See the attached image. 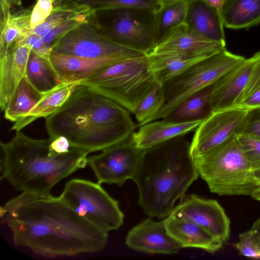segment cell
<instances>
[{
  "mask_svg": "<svg viewBox=\"0 0 260 260\" xmlns=\"http://www.w3.org/2000/svg\"><path fill=\"white\" fill-rule=\"evenodd\" d=\"M52 49L62 54L90 59L133 58L147 55L113 41L99 32L89 22L82 24L65 34L53 44Z\"/></svg>",
  "mask_w": 260,
  "mask_h": 260,
  "instance_id": "9",
  "label": "cell"
},
{
  "mask_svg": "<svg viewBox=\"0 0 260 260\" xmlns=\"http://www.w3.org/2000/svg\"><path fill=\"white\" fill-rule=\"evenodd\" d=\"M157 2L159 4V5H165L168 3L179 1H182V0H156Z\"/></svg>",
  "mask_w": 260,
  "mask_h": 260,
  "instance_id": "46",
  "label": "cell"
},
{
  "mask_svg": "<svg viewBox=\"0 0 260 260\" xmlns=\"http://www.w3.org/2000/svg\"><path fill=\"white\" fill-rule=\"evenodd\" d=\"M237 136L252 170L259 169L260 139L242 134H237Z\"/></svg>",
  "mask_w": 260,
  "mask_h": 260,
  "instance_id": "35",
  "label": "cell"
},
{
  "mask_svg": "<svg viewBox=\"0 0 260 260\" xmlns=\"http://www.w3.org/2000/svg\"><path fill=\"white\" fill-rule=\"evenodd\" d=\"M202 120L179 122L167 119L156 120L139 126L131 138L137 148L146 150L195 131Z\"/></svg>",
  "mask_w": 260,
  "mask_h": 260,
  "instance_id": "19",
  "label": "cell"
},
{
  "mask_svg": "<svg viewBox=\"0 0 260 260\" xmlns=\"http://www.w3.org/2000/svg\"><path fill=\"white\" fill-rule=\"evenodd\" d=\"M188 7V0H182L161 5L154 13L155 45L172 28L185 22Z\"/></svg>",
  "mask_w": 260,
  "mask_h": 260,
  "instance_id": "28",
  "label": "cell"
},
{
  "mask_svg": "<svg viewBox=\"0 0 260 260\" xmlns=\"http://www.w3.org/2000/svg\"><path fill=\"white\" fill-rule=\"evenodd\" d=\"M156 83L146 55L115 62L82 83L134 114Z\"/></svg>",
  "mask_w": 260,
  "mask_h": 260,
  "instance_id": "6",
  "label": "cell"
},
{
  "mask_svg": "<svg viewBox=\"0 0 260 260\" xmlns=\"http://www.w3.org/2000/svg\"><path fill=\"white\" fill-rule=\"evenodd\" d=\"M239 240L233 246L243 256L251 258H260V250L250 230L242 233Z\"/></svg>",
  "mask_w": 260,
  "mask_h": 260,
  "instance_id": "36",
  "label": "cell"
},
{
  "mask_svg": "<svg viewBox=\"0 0 260 260\" xmlns=\"http://www.w3.org/2000/svg\"><path fill=\"white\" fill-rule=\"evenodd\" d=\"M31 11L24 9L12 11L5 22L0 25V52L9 50L31 31L30 25Z\"/></svg>",
  "mask_w": 260,
  "mask_h": 260,
  "instance_id": "29",
  "label": "cell"
},
{
  "mask_svg": "<svg viewBox=\"0 0 260 260\" xmlns=\"http://www.w3.org/2000/svg\"><path fill=\"white\" fill-rule=\"evenodd\" d=\"M95 14L92 11L65 21L41 38L47 46L52 48L53 44L65 34L82 24L89 23Z\"/></svg>",
  "mask_w": 260,
  "mask_h": 260,
  "instance_id": "34",
  "label": "cell"
},
{
  "mask_svg": "<svg viewBox=\"0 0 260 260\" xmlns=\"http://www.w3.org/2000/svg\"><path fill=\"white\" fill-rule=\"evenodd\" d=\"M193 160L199 175L212 193L219 196H251L258 187L237 135Z\"/></svg>",
  "mask_w": 260,
  "mask_h": 260,
  "instance_id": "5",
  "label": "cell"
},
{
  "mask_svg": "<svg viewBox=\"0 0 260 260\" xmlns=\"http://www.w3.org/2000/svg\"><path fill=\"white\" fill-rule=\"evenodd\" d=\"M171 214L198 224L223 244L229 239L231 221L220 204L215 200L196 194L183 196Z\"/></svg>",
  "mask_w": 260,
  "mask_h": 260,
  "instance_id": "13",
  "label": "cell"
},
{
  "mask_svg": "<svg viewBox=\"0 0 260 260\" xmlns=\"http://www.w3.org/2000/svg\"><path fill=\"white\" fill-rule=\"evenodd\" d=\"M168 234L182 248H196L214 253L223 244L204 229L184 218L172 214L164 219Z\"/></svg>",
  "mask_w": 260,
  "mask_h": 260,
  "instance_id": "20",
  "label": "cell"
},
{
  "mask_svg": "<svg viewBox=\"0 0 260 260\" xmlns=\"http://www.w3.org/2000/svg\"><path fill=\"white\" fill-rule=\"evenodd\" d=\"M59 197L79 215L108 232L123 223L118 202L98 182L73 179L65 184Z\"/></svg>",
  "mask_w": 260,
  "mask_h": 260,
  "instance_id": "8",
  "label": "cell"
},
{
  "mask_svg": "<svg viewBox=\"0 0 260 260\" xmlns=\"http://www.w3.org/2000/svg\"><path fill=\"white\" fill-rule=\"evenodd\" d=\"M252 177L256 185L260 186V168L252 171Z\"/></svg>",
  "mask_w": 260,
  "mask_h": 260,
  "instance_id": "43",
  "label": "cell"
},
{
  "mask_svg": "<svg viewBox=\"0 0 260 260\" xmlns=\"http://www.w3.org/2000/svg\"><path fill=\"white\" fill-rule=\"evenodd\" d=\"M26 77L36 89L42 93L48 92L61 83L49 59L32 50L27 61Z\"/></svg>",
  "mask_w": 260,
  "mask_h": 260,
  "instance_id": "27",
  "label": "cell"
},
{
  "mask_svg": "<svg viewBox=\"0 0 260 260\" xmlns=\"http://www.w3.org/2000/svg\"><path fill=\"white\" fill-rule=\"evenodd\" d=\"M45 124L49 137H64L72 147L89 153L128 139L138 127L128 110L83 83Z\"/></svg>",
  "mask_w": 260,
  "mask_h": 260,
  "instance_id": "2",
  "label": "cell"
},
{
  "mask_svg": "<svg viewBox=\"0 0 260 260\" xmlns=\"http://www.w3.org/2000/svg\"><path fill=\"white\" fill-rule=\"evenodd\" d=\"M50 142L49 138L32 139L20 131L8 142H1V179L22 192L49 193L60 181L87 165L88 151L73 147L59 154Z\"/></svg>",
  "mask_w": 260,
  "mask_h": 260,
  "instance_id": "4",
  "label": "cell"
},
{
  "mask_svg": "<svg viewBox=\"0 0 260 260\" xmlns=\"http://www.w3.org/2000/svg\"><path fill=\"white\" fill-rule=\"evenodd\" d=\"M248 111L233 107L211 111L195 131L190 144L193 159L207 154L237 135Z\"/></svg>",
  "mask_w": 260,
  "mask_h": 260,
  "instance_id": "12",
  "label": "cell"
},
{
  "mask_svg": "<svg viewBox=\"0 0 260 260\" xmlns=\"http://www.w3.org/2000/svg\"><path fill=\"white\" fill-rule=\"evenodd\" d=\"M250 196L253 199L260 202V186L256 188Z\"/></svg>",
  "mask_w": 260,
  "mask_h": 260,
  "instance_id": "44",
  "label": "cell"
},
{
  "mask_svg": "<svg viewBox=\"0 0 260 260\" xmlns=\"http://www.w3.org/2000/svg\"><path fill=\"white\" fill-rule=\"evenodd\" d=\"M245 58L225 49L165 82L162 85L165 104L145 124L166 118L184 100L212 85Z\"/></svg>",
  "mask_w": 260,
  "mask_h": 260,
  "instance_id": "7",
  "label": "cell"
},
{
  "mask_svg": "<svg viewBox=\"0 0 260 260\" xmlns=\"http://www.w3.org/2000/svg\"><path fill=\"white\" fill-rule=\"evenodd\" d=\"M24 41L31 48V50L39 55L49 59L51 48L47 46L42 41L41 37L31 31L24 39Z\"/></svg>",
  "mask_w": 260,
  "mask_h": 260,
  "instance_id": "39",
  "label": "cell"
},
{
  "mask_svg": "<svg viewBox=\"0 0 260 260\" xmlns=\"http://www.w3.org/2000/svg\"><path fill=\"white\" fill-rule=\"evenodd\" d=\"M44 93L36 89L26 77H24L4 110L5 119L14 122L22 119L32 110Z\"/></svg>",
  "mask_w": 260,
  "mask_h": 260,
  "instance_id": "25",
  "label": "cell"
},
{
  "mask_svg": "<svg viewBox=\"0 0 260 260\" xmlns=\"http://www.w3.org/2000/svg\"><path fill=\"white\" fill-rule=\"evenodd\" d=\"M125 243L131 249L149 254H172L181 246L168 233L165 221L148 218L128 233Z\"/></svg>",
  "mask_w": 260,
  "mask_h": 260,
  "instance_id": "14",
  "label": "cell"
},
{
  "mask_svg": "<svg viewBox=\"0 0 260 260\" xmlns=\"http://www.w3.org/2000/svg\"><path fill=\"white\" fill-rule=\"evenodd\" d=\"M129 59L120 57L90 59L67 55L52 50L49 61L61 83H83L108 66Z\"/></svg>",
  "mask_w": 260,
  "mask_h": 260,
  "instance_id": "18",
  "label": "cell"
},
{
  "mask_svg": "<svg viewBox=\"0 0 260 260\" xmlns=\"http://www.w3.org/2000/svg\"><path fill=\"white\" fill-rule=\"evenodd\" d=\"M16 246L47 257L102 250L108 232L79 215L50 192H22L0 208Z\"/></svg>",
  "mask_w": 260,
  "mask_h": 260,
  "instance_id": "1",
  "label": "cell"
},
{
  "mask_svg": "<svg viewBox=\"0 0 260 260\" xmlns=\"http://www.w3.org/2000/svg\"><path fill=\"white\" fill-rule=\"evenodd\" d=\"M190 143L178 137L145 153L133 178L138 204L150 217L166 218L199 175L190 151Z\"/></svg>",
  "mask_w": 260,
  "mask_h": 260,
  "instance_id": "3",
  "label": "cell"
},
{
  "mask_svg": "<svg viewBox=\"0 0 260 260\" xmlns=\"http://www.w3.org/2000/svg\"><path fill=\"white\" fill-rule=\"evenodd\" d=\"M23 0H0V25L5 22L13 9L22 5Z\"/></svg>",
  "mask_w": 260,
  "mask_h": 260,
  "instance_id": "40",
  "label": "cell"
},
{
  "mask_svg": "<svg viewBox=\"0 0 260 260\" xmlns=\"http://www.w3.org/2000/svg\"><path fill=\"white\" fill-rule=\"evenodd\" d=\"M87 158L100 184L122 185L133 179L143 157L145 150L137 148L131 137Z\"/></svg>",
  "mask_w": 260,
  "mask_h": 260,
  "instance_id": "11",
  "label": "cell"
},
{
  "mask_svg": "<svg viewBox=\"0 0 260 260\" xmlns=\"http://www.w3.org/2000/svg\"><path fill=\"white\" fill-rule=\"evenodd\" d=\"M220 15L224 0H203Z\"/></svg>",
  "mask_w": 260,
  "mask_h": 260,
  "instance_id": "42",
  "label": "cell"
},
{
  "mask_svg": "<svg viewBox=\"0 0 260 260\" xmlns=\"http://www.w3.org/2000/svg\"><path fill=\"white\" fill-rule=\"evenodd\" d=\"M223 25L248 28L260 23V0H224L220 13Z\"/></svg>",
  "mask_w": 260,
  "mask_h": 260,
  "instance_id": "24",
  "label": "cell"
},
{
  "mask_svg": "<svg viewBox=\"0 0 260 260\" xmlns=\"http://www.w3.org/2000/svg\"><path fill=\"white\" fill-rule=\"evenodd\" d=\"M211 86L186 99L164 119L179 122L203 120L211 112Z\"/></svg>",
  "mask_w": 260,
  "mask_h": 260,
  "instance_id": "26",
  "label": "cell"
},
{
  "mask_svg": "<svg viewBox=\"0 0 260 260\" xmlns=\"http://www.w3.org/2000/svg\"><path fill=\"white\" fill-rule=\"evenodd\" d=\"M149 69L161 85L194 64L208 57L174 51L151 52L147 54Z\"/></svg>",
  "mask_w": 260,
  "mask_h": 260,
  "instance_id": "22",
  "label": "cell"
},
{
  "mask_svg": "<svg viewBox=\"0 0 260 260\" xmlns=\"http://www.w3.org/2000/svg\"><path fill=\"white\" fill-rule=\"evenodd\" d=\"M92 11L88 6L76 2L54 5L49 17L32 32L41 37L64 21Z\"/></svg>",
  "mask_w": 260,
  "mask_h": 260,
  "instance_id": "30",
  "label": "cell"
},
{
  "mask_svg": "<svg viewBox=\"0 0 260 260\" xmlns=\"http://www.w3.org/2000/svg\"><path fill=\"white\" fill-rule=\"evenodd\" d=\"M54 2V5L62 4V3H72L75 2L79 0H53Z\"/></svg>",
  "mask_w": 260,
  "mask_h": 260,
  "instance_id": "45",
  "label": "cell"
},
{
  "mask_svg": "<svg viewBox=\"0 0 260 260\" xmlns=\"http://www.w3.org/2000/svg\"><path fill=\"white\" fill-rule=\"evenodd\" d=\"M82 83H61L44 93L41 100L24 117L16 121L11 129L16 132L40 118H47L60 108L76 88Z\"/></svg>",
  "mask_w": 260,
  "mask_h": 260,
  "instance_id": "23",
  "label": "cell"
},
{
  "mask_svg": "<svg viewBox=\"0 0 260 260\" xmlns=\"http://www.w3.org/2000/svg\"><path fill=\"white\" fill-rule=\"evenodd\" d=\"M225 49V43L205 38L191 30L184 22L172 28L151 52L174 51L209 57Z\"/></svg>",
  "mask_w": 260,
  "mask_h": 260,
  "instance_id": "15",
  "label": "cell"
},
{
  "mask_svg": "<svg viewBox=\"0 0 260 260\" xmlns=\"http://www.w3.org/2000/svg\"><path fill=\"white\" fill-rule=\"evenodd\" d=\"M31 47L24 39L9 50L0 52V108L4 111L15 89L26 77Z\"/></svg>",
  "mask_w": 260,
  "mask_h": 260,
  "instance_id": "17",
  "label": "cell"
},
{
  "mask_svg": "<svg viewBox=\"0 0 260 260\" xmlns=\"http://www.w3.org/2000/svg\"><path fill=\"white\" fill-rule=\"evenodd\" d=\"M111 18L104 27V35L113 41L146 54L155 46L154 13L135 9L111 11Z\"/></svg>",
  "mask_w": 260,
  "mask_h": 260,
  "instance_id": "10",
  "label": "cell"
},
{
  "mask_svg": "<svg viewBox=\"0 0 260 260\" xmlns=\"http://www.w3.org/2000/svg\"><path fill=\"white\" fill-rule=\"evenodd\" d=\"M75 2L88 6L95 13L119 9H135L154 13L160 7L156 0H79Z\"/></svg>",
  "mask_w": 260,
  "mask_h": 260,
  "instance_id": "31",
  "label": "cell"
},
{
  "mask_svg": "<svg viewBox=\"0 0 260 260\" xmlns=\"http://www.w3.org/2000/svg\"><path fill=\"white\" fill-rule=\"evenodd\" d=\"M257 59V53L245 58L211 86V111L235 106Z\"/></svg>",
  "mask_w": 260,
  "mask_h": 260,
  "instance_id": "16",
  "label": "cell"
},
{
  "mask_svg": "<svg viewBox=\"0 0 260 260\" xmlns=\"http://www.w3.org/2000/svg\"><path fill=\"white\" fill-rule=\"evenodd\" d=\"M246 84L234 107L250 110L260 107V51Z\"/></svg>",
  "mask_w": 260,
  "mask_h": 260,
  "instance_id": "32",
  "label": "cell"
},
{
  "mask_svg": "<svg viewBox=\"0 0 260 260\" xmlns=\"http://www.w3.org/2000/svg\"><path fill=\"white\" fill-rule=\"evenodd\" d=\"M253 235L256 243L260 250V218L257 219L250 229Z\"/></svg>",
  "mask_w": 260,
  "mask_h": 260,
  "instance_id": "41",
  "label": "cell"
},
{
  "mask_svg": "<svg viewBox=\"0 0 260 260\" xmlns=\"http://www.w3.org/2000/svg\"><path fill=\"white\" fill-rule=\"evenodd\" d=\"M53 0H37L31 13L30 25L32 29L43 23L51 13Z\"/></svg>",
  "mask_w": 260,
  "mask_h": 260,
  "instance_id": "38",
  "label": "cell"
},
{
  "mask_svg": "<svg viewBox=\"0 0 260 260\" xmlns=\"http://www.w3.org/2000/svg\"><path fill=\"white\" fill-rule=\"evenodd\" d=\"M185 23L193 31L207 39L225 43L220 15L203 0H188Z\"/></svg>",
  "mask_w": 260,
  "mask_h": 260,
  "instance_id": "21",
  "label": "cell"
},
{
  "mask_svg": "<svg viewBox=\"0 0 260 260\" xmlns=\"http://www.w3.org/2000/svg\"><path fill=\"white\" fill-rule=\"evenodd\" d=\"M237 134L260 139V107L248 111Z\"/></svg>",
  "mask_w": 260,
  "mask_h": 260,
  "instance_id": "37",
  "label": "cell"
},
{
  "mask_svg": "<svg viewBox=\"0 0 260 260\" xmlns=\"http://www.w3.org/2000/svg\"><path fill=\"white\" fill-rule=\"evenodd\" d=\"M165 102L162 86L157 82L140 102L133 114L138 122V127L144 124L150 117L157 112Z\"/></svg>",
  "mask_w": 260,
  "mask_h": 260,
  "instance_id": "33",
  "label": "cell"
}]
</instances>
